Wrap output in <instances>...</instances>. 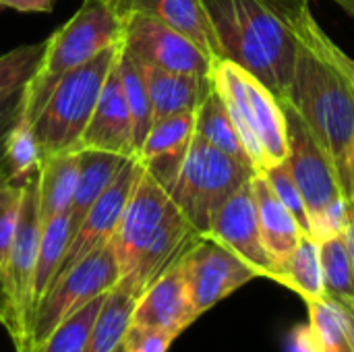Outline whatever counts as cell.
<instances>
[{"mask_svg":"<svg viewBox=\"0 0 354 352\" xmlns=\"http://www.w3.org/2000/svg\"><path fill=\"white\" fill-rule=\"evenodd\" d=\"M197 237L166 187L143 166L110 239L118 266L116 288L139 299Z\"/></svg>","mask_w":354,"mask_h":352,"instance_id":"1","label":"cell"},{"mask_svg":"<svg viewBox=\"0 0 354 352\" xmlns=\"http://www.w3.org/2000/svg\"><path fill=\"white\" fill-rule=\"evenodd\" d=\"M301 0H203L222 60L257 77L284 100L299 54L295 12Z\"/></svg>","mask_w":354,"mask_h":352,"instance_id":"2","label":"cell"},{"mask_svg":"<svg viewBox=\"0 0 354 352\" xmlns=\"http://www.w3.org/2000/svg\"><path fill=\"white\" fill-rule=\"evenodd\" d=\"M280 102L292 106L303 118L315 141L332 160L351 201L348 158L354 141V89L348 81L299 39L290 89Z\"/></svg>","mask_w":354,"mask_h":352,"instance_id":"3","label":"cell"},{"mask_svg":"<svg viewBox=\"0 0 354 352\" xmlns=\"http://www.w3.org/2000/svg\"><path fill=\"white\" fill-rule=\"evenodd\" d=\"M122 31L124 12L120 0H83L79 10L46 39L44 58L23 89L21 116L33 122L56 83L106 48L118 44Z\"/></svg>","mask_w":354,"mask_h":352,"instance_id":"4","label":"cell"},{"mask_svg":"<svg viewBox=\"0 0 354 352\" xmlns=\"http://www.w3.org/2000/svg\"><path fill=\"white\" fill-rule=\"evenodd\" d=\"M212 83L220 93L255 172L286 160V112L278 95L230 60H216Z\"/></svg>","mask_w":354,"mask_h":352,"instance_id":"5","label":"cell"},{"mask_svg":"<svg viewBox=\"0 0 354 352\" xmlns=\"http://www.w3.org/2000/svg\"><path fill=\"white\" fill-rule=\"evenodd\" d=\"M282 106L286 112L288 141L284 164L303 195L311 237L315 241H324L344 234L346 226L353 222V205L340 185L338 172L297 110L286 102H282Z\"/></svg>","mask_w":354,"mask_h":352,"instance_id":"6","label":"cell"},{"mask_svg":"<svg viewBox=\"0 0 354 352\" xmlns=\"http://www.w3.org/2000/svg\"><path fill=\"white\" fill-rule=\"evenodd\" d=\"M41 237L37 172L23 185V199L10 253L0 276V326L6 330L17 352H35V268Z\"/></svg>","mask_w":354,"mask_h":352,"instance_id":"7","label":"cell"},{"mask_svg":"<svg viewBox=\"0 0 354 352\" xmlns=\"http://www.w3.org/2000/svg\"><path fill=\"white\" fill-rule=\"evenodd\" d=\"M253 174L251 166L195 135L166 191L195 232L205 237L216 212Z\"/></svg>","mask_w":354,"mask_h":352,"instance_id":"8","label":"cell"},{"mask_svg":"<svg viewBox=\"0 0 354 352\" xmlns=\"http://www.w3.org/2000/svg\"><path fill=\"white\" fill-rule=\"evenodd\" d=\"M120 50L122 39L79 68L71 71L56 83L44 110L33 120L44 154L77 149L79 139L95 110L104 83L118 62Z\"/></svg>","mask_w":354,"mask_h":352,"instance_id":"9","label":"cell"},{"mask_svg":"<svg viewBox=\"0 0 354 352\" xmlns=\"http://www.w3.org/2000/svg\"><path fill=\"white\" fill-rule=\"evenodd\" d=\"M118 284V266L110 245L93 251L66 272H62L37 303L33 317L35 349L68 317L91 301L104 297Z\"/></svg>","mask_w":354,"mask_h":352,"instance_id":"10","label":"cell"},{"mask_svg":"<svg viewBox=\"0 0 354 352\" xmlns=\"http://www.w3.org/2000/svg\"><path fill=\"white\" fill-rule=\"evenodd\" d=\"M189 297L201 317L259 274L230 249L209 237H197L180 255Z\"/></svg>","mask_w":354,"mask_h":352,"instance_id":"11","label":"cell"},{"mask_svg":"<svg viewBox=\"0 0 354 352\" xmlns=\"http://www.w3.org/2000/svg\"><path fill=\"white\" fill-rule=\"evenodd\" d=\"M124 50L145 66H156L170 73L209 77L214 60L189 37L174 31L160 19L141 12L124 10Z\"/></svg>","mask_w":354,"mask_h":352,"instance_id":"12","label":"cell"},{"mask_svg":"<svg viewBox=\"0 0 354 352\" xmlns=\"http://www.w3.org/2000/svg\"><path fill=\"white\" fill-rule=\"evenodd\" d=\"M141 170H143V164L137 158L127 160V164L114 176V180L108 185V189L97 197V201L87 212L83 224L71 239L66 253L62 257L58 276L62 272H66L68 268H73L75 263H79L81 259H85L87 255H91L93 251L110 245V239L116 232V226L122 218L124 205L131 197V191H133Z\"/></svg>","mask_w":354,"mask_h":352,"instance_id":"13","label":"cell"},{"mask_svg":"<svg viewBox=\"0 0 354 352\" xmlns=\"http://www.w3.org/2000/svg\"><path fill=\"white\" fill-rule=\"evenodd\" d=\"M251 178L243 187H239L216 212L205 237L218 241L243 261H247L259 274V278L272 280L274 268L261 241Z\"/></svg>","mask_w":354,"mask_h":352,"instance_id":"14","label":"cell"},{"mask_svg":"<svg viewBox=\"0 0 354 352\" xmlns=\"http://www.w3.org/2000/svg\"><path fill=\"white\" fill-rule=\"evenodd\" d=\"M180 255L141 293L131 322L139 328L164 332L174 340L199 317L189 297Z\"/></svg>","mask_w":354,"mask_h":352,"instance_id":"15","label":"cell"},{"mask_svg":"<svg viewBox=\"0 0 354 352\" xmlns=\"http://www.w3.org/2000/svg\"><path fill=\"white\" fill-rule=\"evenodd\" d=\"M79 149H100L122 158H137L133 116L124 98L118 62L104 83L95 110L79 139L77 151Z\"/></svg>","mask_w":354,"mask_h":352,"instance_id":"16","label":"cell"},{"mask_svg":"<svg viewBox=\"0 0 354 352\" xmlns=\"http://www.w3.org/2000/svg\"><path fill=\"white\" fill-rule=\"evenodd\" d=\"M193 137L195 112H180L153 120L151 129L137 149V160L164 187H168Z\"/></svg>","mask_w":354,"mask_h":352,"instance_id":"17","label":"cell"},{"mask_svg":"<svg viewBox=\"0 0 354 352\" xmlns=\"http://www.w3.org/2000/svg\"><path fill=\"white\" fill-rule=\"evenodd\" d=\"M251 187H253V197H255V205H257L261 241H263L266 253L272 261L274 278H276V272L295 253V249L299 247L305 232L299 226V222L295 220V216L286 210V205L272 191V187L268 185L263 174L255 172L251 178Z\"/></svg>","mask_w":354,"mask_h":352,"instance_id":"18","label":"cell"},{"mask_svg":"<svg viewBox=\"0 0 354 352\" xmlns=\"http://www.w3.org/2000/svg\"><path fill=\"white\" fill-rule=\"evenodd\" d=\"M124 10L147 12L195 41L214 62L222 60L220 44L203 0H120Z\"/></svg>","mask_w":354,"mask_h":352,"instance_id":"19","label":"cell"},{"mask_svg":"<svg viewBox=\"0 0 354 352\" xmlns=\"http://www.w3.org/2000/svg\"><path fill=\"white\" fill-rule=\"evenodd\" d=\"M143 75L151 102L153 120L180 112H195L212 87V77L170 73L145 64H143Z\"/></svg>","mask_w":354,"mask_h":352,"instance_id":"20","label":"cell"},{"mask_svg":"<svg viewBox=\"0 0 354 352\" xmlns=\"http://www.w3.org/2000/svg\"><path fill=\"white\" fill-rule=\"evenodd\" d=\"M79 164L81 154L77 149L44 154L37 170L41 222L60 214H68L79 180Z\"/></svg>","mask_w":354,"mask_h":352,"instance_id":"21","label":"cell"},{"mask_svg":"<svg viewBox=\"0 0 354 352\" xmlns=\"http://www.w3.org/2000/svg\"><path fill=\"white\" fill-rule=\"evenodd\" d=\"M79 154H81L79 180H77V189H75L73 203L68 210L73 237L83 224L91 205L97 201V197L108 189V185L114 180V176L127 164V160H131V158H122V156L100 151V149H79Z\"/></svg>","mask_w":354,"mask_h":352,"instance_id":"22","label":"cell"},{"mask_svg":"<svg viewBox=\"0 0 354 352\" xmlns=\"http://www.w3.org/2000/svg\"><path fill=\"white\" fill-rule=\"evenodd\" d=\"M137 299L122 293L120 288H112L106 293L102 307L93 319V326L87 336V344L83 352H116L124 336L131 328L133 322V311H135Z\"/></svg>","mask_w":354,"mask_h":352,"instance_id":"23","label":"cell"},{"mask_svg":"<svg viewBox=\"0 0 354 352\" xmlns=\"http://www.w3.org/2000/svg\"><path fill=\"white\" fill-rule=\"evenodd\" d=\"M195 135L201 137L203 141H207L209 145L218 147L220 151H224L253 168L249 154L236 133V127H234L220 93L216 91L214 83H212L207 95L203 98V102L199 104V108L195 110Z\"/></svg>","mask_w":354,"mask_h":352,"instance_id":"24","label":"cell"},{"mask_svg":"<svg viewBox=\"0 0 354 352\" xmlns=\"http://www.w3.org/2000/svg\"><path fill=\"white\" fill-rule=\"evenodd\" d=\"M274 282L297 293L305 303L326 297L324 270L319 257V243L305 234L295 249V253L286 259V263L276 272Z\"/></svg>","mask_w":354,"mask_h":352,"instance_id":"25","label":"cell"},{"mask_svg":"<svg viewBox=\"0 0 354 352\" xmlns=\"http://www.w3.org/2000/svg\"><path fill=\"white\" fill-rule=\"evenodd\" d=\"M305 305L309 311V330L317 352H354L348 315L340 303L322 297Z\"/></svg>","mask_w":354,"mask_h":352,"instance_id":"26","label":"cell"},{"mask_svg":"<svg viewBox=\"0 0 354 352\" xmlns=\"http://www.w3.org/2000/svg\"><path fill=\"white\" fill-rule=\"evenodd\" d=\"M44 160V147L35 133V127L27 118H19L8 131L2 154V170L6 178L23 185L29 176L39 170Z\"/></svg>","mask_w":354,"mask_h":352,"instance_id":"27","label":"cell"},{"mask_svg":"<svg viewBox=\"0 0 354 352\" xmlns=\"http://www.w3.org/2000/svg\"><path fill=\"white\" fill-rule=\"evenodd\" d=\"M71 239H73V232H71L68 214H60V216H54V218L41 222L37 268H35V301L37 303L41 301L46 290L56 280Z\"/></svg>","mask_w":354,"mask_h":352,"instance_id":"28","label":"cell"},{"mask_svg":"<svg viewBox=\"0 0 354 352\" xmlns=\"http://www.w3.org/2000/svg\"><path fill=\"white\" fill-rule=\"evenodd\" d=\"M317 243H319L326 297L340 305H351L354 303V268L344 234L330 237Z\"/></svg>","mask_w":354,"mask_h":352,"instance_id":"29","label":"cell"},{"mask_svg":"<svg viewBox=\"0 0 354 352\" xmlns=\"http://www.w3.org/2000/svg\"><path fill=\"white\" fill-rule=\"evenodd\" d=\"M118 73H120L124 98H127V104H129V110H131V116H133L135 143H137V149H139V145L143 143L147 131L153 124V114H151V102H149L147 85H145L143 64L124 50V44H122L120 58H118Z\"/></svg>","mask_w":354,"mask_h":352,"instance_id":"30","label":"cell"},{"mask_svg":"<svg viewBox=\"0 0 354 352\" xmlns=\"http://www.w3.org/2000/svg\"><path fill=\"white\" fill-rule=\"evenodd\" d=\"M295 33L297 37L317 52L330 66H334L354 89V58H351L313 19L307 0H301L295 12Z\"/></svg>","mask_w":354,"mask_h":352,"instance_id":"31","label":"cell"},{"mask_svg":"<svg viewBox=\"0 0 354 352\" xmlns=\"http://www.w3.org/2000/svg\"><path fill=\"white\" fill-rule=\"evenodd\" d=\"M46 50V39L37 44L19 46L0 56V102L21 93L33 79Z\"/></svg>","mask_w":354,"mask_h":352,"instance_id":"32","label":"cell"},{"mask_svg":"<svg viewBox=\"0 0 354 352\" xmlns=\"http://www.w3.org/2000/svg\"><path fill=\"white\" fill-rule=\"evenodd\" d=\"M106 297V295H104ZM104 297L91 301L85 305L79 313L68 317L64 324H60L37 349L35 352H83L87 344L89 330L93 326V319L102 307Z\"/></svg>","mask_w":354,"mask_h":352,"instance_id":"33","label":"cell"},{"mask_svg":"<svg viewBox=\"0 0 354 352\" xmlns=\"http://www.w3.org/2000/svg\"><path fill=\"white\" fill-rule=\"evenodd\" d=\"M23 185L12 183L10 178H6L4 170H0V276L4 272L10 245L15 239L23 199Z\"/></svg>","mask_w":354,"mask_h":352,"instance_id":"34","label":"cell"},{"mask_svg":"<svg viewBox=\"0 0 354 352\" xmlns=\"http://www.w3.org/2000/svg\"><path fill=\"white\" fill-rule=\"evenodd\" d=\"M263 178L268 180V185L272 187V191L278 195V199L286 205V210L295 216V220L299 222V226L303 228L305 234L311 237V224H309V214H307V207H305V201H303V195L290 174V170L286 168V164H276L263 172Z\"/></svg>","mask_w":354,"mask_h":352,"instance_id":"35","label":"cell"},{"mask_svg":"<svg viewBox=\"0 0 354 352\" xmlns=\"http://www.w3.org/2000/svg\"><path fill=\"white\" fill-rule=\"evenodd\" d=\"M172 342L174 338L164 332L139 328L131 324L122 342V352H168Z\"/></svg>","mask_w":354,"mask_h":352,"instance_id":"36","label":"cell"},{"mask_svg":"<svg viewBox=\"0 0 354 352\" xmlns=\"http://www.w3.org/2000/svg\"><path fill=\"white\" fill-rule=\"evenodd\" d=\"M21 114H23V91L0 102V164H2L6 135L15 127V122L21 118Z\"/></svg>","mask_w":354,"mask_h":352,"instance_id":"37","label":"cell"},{"mask_svg":"<svg viewBox=\"0 0 354 352\" xmlns=\"http://www.w3.org/2000/svg\"><path fill=\"white\" fill-rule=\"evenodd\" d=\"M286 352H317L309 324L299 326L290 332L288 336V344H286Z\"/></svg>","mask_w":354,"mask_h":352,"instance_id":"38","label":"cell"},{"mask_svg":"<svg viewBox=\"0 0 354 352\" xmlns=\"http://www.w3.org/2000/svg\"><path fill=\"white\" fill-rule=\"evenodd\" d=\"M56 0H0V6L15 8L19 12H50Z\"/></svg>","mask_w":354,"mask_h":352,"instance_id":"39","label":"cell"},{"mask_svg":"<svg viewBox=\"0 0 354 352\" xmlns=\"http://www.w3.org/2000/svg\"><path fill=\"white\" fill-rule=\"evenodd\" d=\"M344 241H346V247H348V253H351V261H353L354 268V220L346 226L344 230Z\"/></svg>","mask_w":354,"mask_h":352,"instance_id":"40","label":"cell"},{"mask_svg":"<svg viewBox=\"0 0 354 352\" xmlns=\"http://www.w3.org/2000/svg\"><path fill=\"white\" fill-rule=\"evenodd\" d=\"M348 183H351V203L354 201V141L353 149H351V158H348Z\"/></svg>","mask_w":354,"mask_h":352,"instance_id":"41","label":"cell"},{"mask_svg":"<svg viewBox=\"0 0 354 352\" xmlns=\"http://www.w3.org/2000/svg\"><path fill=\"white\" fill-rule=\"evenodd\" d=\"M334 2H336L344 12H348V15L354 19V0H334Z\"/></svg>","mask_w":354,"mask_h":352,"instance_id":"42","label":"cell"},{"mask_svg":"<svg viewBox=\"0 0 354 352\" xmlns=\"http://www.w3.org/2000/svg\"><path fill=\"white\" fill-rule=\"evenodd\" d=\"M346 309V315H348V324H351V336H353V344H354V303L351 305H342Z\"/></svg>","mask_w":354,"mask_h":352,"instance_id":"43","label":"cell"},{"mask_svg":"<svg viewBox=\"0 0 354 352\" xmlns=\"http://www.w3.org/2000/svg\"><path fill=\"white\" fill-rule=\"evenodd\" d=\"M353 220H354V201H353Z\"/></svg>","mask_w":354,"mask_h":352,"instance_id":"44","label":"cell"},{"mask_svg":"<svg viewBox=\"0 0 354 352\" xmlns=\"http://www.w3.org/2000/svg\"><path fill=\"white\" fill-rule=\"evenodd\" d=\"M116 352H122V346H120V349H118V351H116Z\"/></svg>","mask_w":354,"mask_h":352,"instance_id":"45","label":"cell"},{"mask_svg":"<svg viewBox=\"0 0 354 352\" xmlns=\"http://www.w3.org/2000/svg\"><path fill=\"white\" fill-rule=\"evenodd\" d=\"M0 170H2V164H0Z\"/></svg>","mask_w":354,"mask_h":352,"instance_id":"46","label":"cell"}]
</instances>
